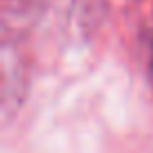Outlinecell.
<instances>
[{"label":"cell","mask_w":153,"mask_h":153,"mask_svg":"<svg viewBox=\"0 0 153 153\" xmlns=\"http://www.w3.org/2000/svg\"><path fill=\"white\" fill-rule=\"evenodd\" d=\"M146 76H149V83H151V90H153V36L151 34L146 38Z\"/></svg>","instance_id":"cell-3"},{"label":"cell","mask_w":153,"mask_h":153,"mask_svg":"<svg viewBox=\"0 0 153 153\" xmlns=\"http://www.w3.org/2000/svg\"><path fill=\"white\" fill-rule=\"evenodd\" d=\"M29 88L27 65L11 41H2V122L9 124L14 113L23 106Z\"/></svg>","instance_id":"cell-2"},{"label":"cell","mask_w":153,"mask_h":153,"mask_svg":"<svg viewBox=\"0 0 153 153\" xmlns=\"http://www.w3.org/2000/svg\"><path fill=\"white\" fill-rule=\"evenodd\" d=\"M108 7V0H50L43 16L65 45H83L104 25Z\"/></svg>","instance_id":"cell-1"}]
</instances>
